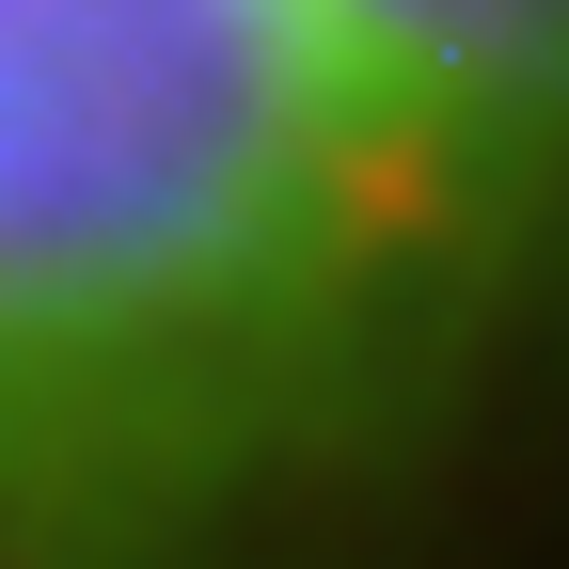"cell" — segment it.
<instances>
[{"instance_id": "1", "label": "cell", "mask_w": 569, "mask_h": 569, "mask_svg": "<svg viewBox=\"0 0 569 569\" xmlns=\"http://www.w3.org/2000/svg\"><path fill=\"white\" fill-rule=\"evenodd\" d=\"M569 348V0H0V569H396Z\"/></svg>"}]
</instances>
